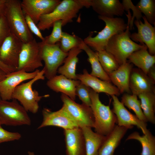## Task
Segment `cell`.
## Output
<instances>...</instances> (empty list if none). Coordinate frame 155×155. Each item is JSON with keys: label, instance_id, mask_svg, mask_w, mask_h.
Instances as JSON below:
<instances>
[{"label": "cell", "instance_id": "cell-1", "mask_svg": "<svg viewBox=\"0 0 155 155\" xmlns=\"http://www.w3.org/2000/svg\"><path fill=\"white\" fill-rule=\"evenodd\" d=\"M91 7V0H63L51 12L42 16L37 25L40 30H48L54 23L62 21L63 26L73 21L80 10Z\"/></svg>", "mask_w": 155, "mask_h": 155}, {"label": "cell", "instance_id": "cell-2", "mask_svg": "<svg viewBox=\"0 0 155 155\" xmlns=\"http://www.w3.org/2000/svg\"><path fill=\"white\" fill-rule=\"evenodd\" d=\"M21 1L19 0H6L4 16L11 32L24 43L34 38L27 25Z\"/></svg>", "mask_w": 155, "mask_h": 155}, {"label": "cell", "instance_id": "cell-3", "mask_svg": "<svg viewBox=\"0 0 155 155\" xmlns=\"http://www.w3.org/2000/svg\"><path fill=\"white\" fill-rule=\"evenodd\" d=\"M98 18L105 22L104 27L95 36L92 37L91 33L83 40L85 44L96 52L105 50L109 39L114 35L124 32L127 26L124 19L121 18L98 16Z\"/></svg>", "mask_w": 155, "mask_h": 155}, {"label": "cell", "instance_id": "cell-4", "mask_svg": "<svg viewBox=\"0 0 155 155\" xmlns=\"http://www.w3.org/2000/svg\"><path fill=\"white\" fill-rule=\"evenodd\" d=\"M130 21L128 20L126 30L115 34L109 40L105 50L111 55L120 66L127 61L128 57L134 52L142 48L145 44H138L130 38Z\"/></svg>", "mask_w": 155, "mask_h": 155}, {"label": "cell", "instance_id": "cell-5", "mask_svg": "<svg viewBox=\"0 0 155 155\" xmlns=\"http://www.w3.org/2000/svg\"><path fill=\"white\" fill-rule=\"evenodd\" d=\"M90 107L94 119L95 132L104 136L108 135L117 124L116 117L108 105L102 104L99 94L90 88Z\"/></svg>", "mask_w": 155, "mask_h": 155}, {"label": "cell", "instance_id": "cell-6", "mask_svg": "<svg viewBox=\"0 0 155 155\" xmlns=\"http://www.w3.org/2000/svg\"><path fill=\"white\" fill-rule=\"evenodd\" d=\"M45 78L44 71L42 69L34 78L18 86L13 93L12 99L18 101L27 112L36 113L39 108V102L42 98L48 97L49 95H40L37 91L33 90L32 86L36 82L44 80Z\"/></svg>", "mask_w": 155, "mask_h": 155}, {"label": "cell", "instance_id": "cell-7", "mask_svg": "<svg viewBox=\"0 0 155 155\" xmlns=\"http://www.w3.org/2000/svg\"><path fill=\"white\" fill-rule=\"evenodd\" d=\"M0 100V123L12 126L30 125L28 112L17 100Z\"/></svg>", "mask_w": 155, "mask_h": 155}, {"label": "cell", "instance_id": "cell-8", "mask_svg": "<svg viewBox=\"0 0 155 155\" xmlns=\"http://www.w3.org/2000/svg\"><path fill=\"white\" fill-rule=\"evenodd\" d=\"M39 43L42 59L44 63L42 69L45 77L48 80L56 75L59 68L63 63L68 53H65L61 50L59 42L53 44H46L42 41Z\"/></svg>", "mask_w": 155, "mask_h": 155}, {"label": "cell", "instance_id": "cell-9", "mask_svg": "<svg viewBox=\"0 0 155 155\" xmlns=\"http://www.w3.org/2000/svg\"><path fill=\"white\" fill-rule=\"evenodd\" d=\"M42 61L40 45L34 38L23 43L16 70H23L28 72L34 71L43 66Z\"/></svg>", "mask_w": 155, "mask_h": 155}, {"label": "cell", "instance_id": "cell-10", "mask_svg": "<svg viewBox=\"0 0 155 155\" xmlns=\"http://www.w3.org/2000/svg\"><path fill=\"white\" fill-rule=\"evenodd\" d=\"M61 98L63 103L62 107L80 127L84 126L94 127V118L90 107L77 103L63 94Z\"/></svg>", "mask_w": 155, "mask_h": 155}, {"label": "cell", "instance_id": "cell-11", "mask_svg": "<svg viewBox=\"0 0 155 155\" xmlns=\"http://www.w3.org/2000/svg\"><path fill=\"white\" fill-rule=\"evenodd\" d=\"M40 70L28 72L23 70H16L7 74L0 82V95L2 100L12 99L13 93L16 88L25 81L30 80L36 76Z\"/></svg>", "mask_w": 155, "mask_h": 155}, {"label": "cell", "instance_id": "cell-12", "mask_svg": "<svg viewBox=\"0 0 155 155\" xmlns=\"http://www.w3.org/2000/svg\"><path fill=\"white\" fill-rule=\"evenodd\" d=\"M23 42L11 32L0 46V59L6 65L16 69Z\"/></svg>", "mask_w": 155, "mask_h": 155}, {"label": "cell", "instance_id": "cell-13", "mask_svg": "<svg viewBox=\"0 0 155 155\" xmlns=\"http://www.w3.org/2000/svg\"><path fill=\"white\" fill-rule=\"evenodd\" d=\"M111 97L113 100L112 110L116 117L118 125L127 127L129 129L135 125L141 130L144 134L149 131L147 129L146 123L140 120L135 115L128 111L117 96L113 95Z\"/></svg>", "mask_w": 155, "mask_h": 155}, {"label": "cell", "instance_id": "cell-14", "mask_svg": "<svg viewBox=\"0 0 155 155\" xmlns=\"http://www.w3.org/2000/svg\"><path fill=\"white\" fill-rule=\"evenodd\" d=\"M43 120L38 129L48 126L61 127L64 129H73L80 127L77 123L62 107L59 110L52 111L44 108L42 111Z\"/></svg>", "mask_w": 155, "mask_h": 155}, {"label": "cell", "instance_id": "cell-15", "mask_svg": "<svg viewBox=\"0 0 155 155\" xmlns=\"http://www.w3.org/2000/svg\"><path fill=\"white\" fill-rule=\"evenodd\" d=\"M59 0H23L21 5L24 15L29 16L37 24L40 17L52 12L59 3Z\"/></svg>", "mask_w": 155, "mask_h": 155}, {"label": "cell", "instance_id": "cell-16", "mask_svg": "<svg viewBox=\"0 0 155 155\" xmlns=\"http://www.w3.org/2000/svg\"><path fill=\"white\" fill-rule=\"evenodd\" d=\"M142 18L144 23L141 20H135L134 23L137 32L131 34L130 38L136 43L144 44L148 49L149 53L155 55V27L149 23L144 16Z\"/></svg>", "mask_w": 155, "mask_h": 155}, {"label": "cell", "instance_id": "cell-17", "mask_svg": "<svg viewBox=\"0 0 155 155\" xmlns=\"http://www.w3.org/2000/svg\"><path fill=\"white\" fill-rule=\"evenodd\" d=\"M77 75L78 80L96 92H103L111 96L115 95L117 96L121 94L117 88L111 82L91 75L86 69H84L82 74Z\"/></svg>", "mask_w": 155, "mask_h": 155}, {"label": "cell", "instance_id": "cell-18", "mask_svg": "<svg viewBox=\"0 0 155 155\" xmlns=\"http://www.w3.org/2000/svg\"><path fill=\"white\" fill-rule=\"evenodd\" d=\"M66 155H86L85 143L80 127L64 129Z\"/></svg>", "mask_w": 155, "mask_h": 155}, {"label": "cell", "instance_id": "cell-19", "mask_svg": "<svg viewBox=\"0 0 155 155\" xmlns=\"http://www.w3.org/2000/svg\"><path fill=\"white\" fill-rule=\"evenodd\" d=\"M155 84L140 69L133 68L129 79V88L132 94L137 96L144 92H155Z\"/></svg>", "mask_w": 155, "mask_h": 155}, {"label": "cell", "instance_id": "cell-20", "mask_svg": "<svg viewBox=\"0 0 155 155\" xmlns=\"http://www.w3.org/2000/svg\"><path fill=\"white\" fill-rule=\"evenodd\" d=\"M80 82L78 80L69 79L60 74L48 80L46 85L54 91L61 92L74 101L76 99V88Z\"/></svg>", "mask_w": 155, "mask_h": 155}, {"label": "cell", "instance_id": "cell-21", "mask_svg": "<svg viewBox=\"0 0 155 155\" xmlns=\"http://www.w3.org/2000/svg\"><path fill=\"white\" fill-rule=\"evenodd\" d=\"M91 7L99 15L108 18L122 16L124 10L119 0H91Z\"/></svg>", "mask_w": 155, "mask_h": 155}, {"label": "cell", "instance_id": "cell-22", "mask_svg": "<svg viewBox=\"0 0 155 155\" xmlns=\"http://www.w3.org/2000/svg\"><path fill=\"white\" fill-rule=\"evenodd\" d=\"M133 68V64L127 61L108 75L111 82L117 88L120 94L131 92L129 79Z\"/></svg>", "mask_w": 155, "mask_h": 155}, {"label": "cell", "instance_id": "cell-23", "mask_svg": "<svg viewBox=\"0 0 155 155\" xmlns=\"http://www.w3.org/2000/svg\"><path fill=\"white\" fill-rule=\"evenodd\" d=\"M128 127L116 125L107 135L101 145L98 155H114L115 150L127 130Z\"/></svg>", "mask_w": 155, "mask_h": 155}, {"label": "cell", "instance_id": "cell-24", "mask_svg": "<svg viewBox=\"0 0 155 155\" xmlns=\"http://www.w3.org/2000/svg\"><path fill=\"white\" fill-rule=\"evenodd\" d=\"M145 45L142 48L134 52L128 57V62L134 65L144 73L155 65V55L150 54Z\"/></svg>", "mask_w": 155, "mask_h": 155}, {"label": "cell", "instance_id": "cell-25", "mask_svg": "<svg viewBox=\"0 0 155 155\" xmlns=\"http://www.w3.org/2000/svg\"><path fill=\"white\" fill-rule=\"evenodd\" d=\"M80 128L85 141L86 155H98L106 136L94 132L90 127L84 126Z\"/></svg>", "mask_w": 155, "mask_h": 155}, {"label": "cell", "instance_id": "cell-26", "mask_svg": "<svg viewBox=\"0 0 155 155\" xmlns=\"http://www.w3.org/2000/svg\"><path fill=\"white\" fill-rule=\"evenodd\" d=\"M79 46L71 49L64 62V64L59 68L57 72L69 79L77 80L76 67L79 59L78 55L82 51Z\"/></svg>", "mask_w": 155, "mask_h": 155}, {"label": "cell", "instance_id": "cell-27", "mask_svg": "<svg viewBox=\"0 0 155 155\" xmlns=\"http://www.w3.org/2000/svg\"><path fill=\"white\" fill-rule=\"evenodd\" d=\"M79 46L85 51L88 56V61L91 64L92 71L90 75L106 81L111 82L108 75L104 71L99 61L97 52H94L84 42L82 41Z\"/></svg>", "mask_w": 155, "mask_h": 155}, {"label": "cell", "instance_id": "cell-28", "mask_svg": "<svg viewBox=\"0 0 155 155\" xmlns=\"http://www.w3.org/2000/svg\"><path fill=\"white\" fill-rule=\"evenodd\" d=\"M130 140H136L140 143L142 147L140 155H155V137L150 131L143 135L135 131L128 135L126 141Z\"/></svg>", "mask_w": 155, "mask_h": 155}, {"label": "cell", "instance_id": "cell-29", "mask_svg": "<svg viewBox=\"0 0 155 155\" xmlns=\"http://www.w3.org/2000/svg\"><path fill=\"white\" fill-rule=\"evenodd\" d=\"M141 108L148 122L155 124V92H144L137 96Z\"/></svg>", "mask_w": 155, "mask_h": 155}, {"label": "cell", "instance_id": "cell-30", "mask_svg": "<svg viewBox=\"0 0 155 155\" xmlns=\"http://www.w3.org/2000/svg\"><path fill=\"white\" fill-rule=\"evenodd\" d=\"M137 97L135 95L124 94L121 98V102L124 106L133 111L140 120L146 123L148 121L143 113L140 101L138 100Z\"/></svg>", "mask_w": 155, "mask_h": 155}, {"label": "cell", "instance_id": "cell-31", "mask_svg": "<svg viewBox=\"0 0 155 155\" xmlns=\"http://www.w3.org/2000/svg\"><path fill=\"white\" fill-rule=\"evenodd\" d=\"M96 52L102 67L108 75L119 67L115 59L105 50Z\"/></svg>", "mask_w": 155, "mask_h": 155}, {"label": "cell", "instance_id": "cell-32", "mask_svg": "<svg viewBox=\"0 0 155 155\" xmlns=\"http://www.w3.org/2000/svg\"><path fill=\"white\" fill-rule=\"evenodd\" d=\"M147 21L155 26V0H140L136 5Z\"/></svg>", "mask_w": 155, "mask_h": 155}, {"label": "cell", "instance_id": "cell-33", "mask_svg": "<svg viewBox=\"0 0 155 155\" xmlns=\"http://www.w3.org/2000/svg\"><path fill=\"white\" fill-rule=\"evenodd\" d=\"M82 40L81 38L75 35L63 32L59 43L60 48L63 52L68 53L73 48L79 46Z\"/></svg>", "mask_w": 155, "mask_h": 155}, {"label": "cell", "instance_id": "cell-34", "mask_svg": "<svg viewBox=\"0 0 155 155\" xmlns=\"http://www.w3.org/2000/svg\"><path fill=\"white\" fill-rule=\"evenodd\" d=\"M63 23L62 21L59 20L53 24V29L51 34L44 37V43L49 44H55L60 41L63 34L62 28Z\"/></svg>", "mask_w": 155, "mask_h": 155}, {"label": "cell", "instance_id": "cell-35", "mask_svg": "<svg viewBox=\"0 0 155 155\" xmlns=\"http://www.w3.org/2000/svg\"><path fill=\"white\" fill-rule=\"evenodd\" d=\"M90 87L80 82L76 86L75 90L76 96H78L82 103L90 107L91 104L90 95Z\"/></svg>", "mask_w": 155, "mask_h": 155}, {"label": "cell", "instance_id": "cell-36", "mask_svg": "<svg viewBox=\"0 0 155 155\" xmlns=\"http://www.w3.org/2000/svg\"><path fill=\"white\" fill-rule=\"evenodd\" d=\"M122 3L123 5L124 11L131 9L133 12V16H131L129 22V29L133 28V21L135 18L136 20H140L142 18V13L139 10L136 6L135 5L131 0H123Z\"/></svg>", "mask_w": 155, "mask_h": 155}, {"label": "cell", "instance_id": "cell-37", "mask_svg": "<svg viewBox=\"0 0 155 155\" xmlns=\"http://www.w3.org/2000/svg\"><path fill=\"white\" fill-rule=\"evenodd\" d=\"M0 123V143L19 140L21 135L18 132H11L3 129Z\"/></svg>", "mask_w": 155, "mask_h": 155}, {"label": "cell", "instance_id": "cell-38", "mask_svg": "<svg viewBox=\"0 0 155 155\" xmlns=\"http://www.w3.org/2000/svg\"><path fill=\"white\" fill-rule=\"evenodd\" d=\"M10 33L7 20L3 15L0 17V46Z\"/></svg>", "mask_w": 155, "mask_h": 155}, {"label": "cell", "instance_id": "cell-39", "mask_svg": "<svg viewBox=\"0 0 155 155\" xmlns=\"http://www.w3.org/2000/svg\"><path fill=\"white\" fill-rule=\"evenodd\" d=\"M24 15L26 23L30 30L32 34H34L42 41L43 40L44 37L43 36L40 30L37 26V24L29 16L26 15Z\"/></svg>", "mask_w": 155, "mask_h": 155}, {"label": "cell", "instance_id": "cell-40", "mask_svg": "<svg viewBox=\"0 0 155 155\" xmlns=\"http://www.w3.org/2000/svg\"><path fill=\"white\" fill-rule=\"evenodd\" d=\"M0 70L4 72L6 74L15 71V69L11 67L3 62L0 59Z\"/></svg>", "mask_w": 155, "mask_h": 155}, {"label": "cell", "instance_id": "cell-41", "mask_svg": "<svg viewBox=\"0 0 155 155\" xmlns=\"http://www.w3.org/2000/svg\"><path fill=\"white\" fill-rule=\"evenodd\" d=\"M147 75L155 83V65L153 66L149 69Z\"/></svg>", "mask_w": 155, "mask_h": 155}, {"label": "cell", "instance_id": "cell-42", "mask_svg": "<svg viewBox=\"0 0 155 155\" xmlns=\"http://www.w3.org/2000/svg\"><path fill=\"white\" fill-rule=\"evenodd\" d=\"M6 0H0V17L4 15Z\"/></svg>", "mask_w": 155, "mask_h": 155}, {"label": "cell", "instance_id": "cell-43", "mask_svg": "<svg viewBox=\"0 0 155 155\" xmlns=\"http://www.w3.org/2000/svg\"><path fill=\"white\" fill-rule=\"evenodd\" d=\"M6 75L7 74L4 72L0 70V82L5 78Z\"/></svg>", "mask_w": 155, "mask_h": 155}, {"label": "cell", "instance_id": "cell-44", "mask_svg": "<svg viewBox=\"0 0 155 155\" xmlns=\"http://www.w3.org/2000/svg\"><path fill=\"white\" fill-rule=\"evenodd\" d=\"M28 155H35L33 152L30 151L28 152Z\"/></svg>", "mask_w": 155, "mask_h": 155}, {"label": "cell", "instance_id": "cell-45", "mask_svg": "<svg viewBox=\"0 0 155 155\" xmlns=\"http://www.w3.org/2000/svg\"><path fill=\"white\" fill-rule=\"evenodd\" d=\"M1 100V96H0V100Z\"/></svg>", "mask_w": 155, "mask_h": 155}]
</instances>
